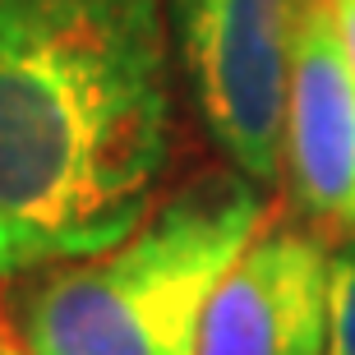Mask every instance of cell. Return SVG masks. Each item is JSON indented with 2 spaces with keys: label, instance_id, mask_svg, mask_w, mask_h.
<instances>
[{
  "label": "cell",
  "instance_id": "1",
  "mask_svg": "<svg viewBox=\"0 0 355 355\" xmlns=\"http://www.w3.org/2000/svg\"><path fill=\"white\" fill-rule=\"evenodd\" d=\"M171 153L166 0H0V277L125 240Z\"/></svg>",
  "mask_w": 355,
  "mask_h": 355
},
{
  "label": "cell",
  "instance_id": "2",
  "mask_svg": "<svg viewBox=\"0 0 355 355\" xmlns=\"http://www.w3.org/2000/svg\"><path fill=\"white\" fill-rule=\"evenodd\" d=\"M268 222V189L236 166L189 175L125 240L37 268L19 300L28 355H194L217 282Z\"/></svg>",
  "mask_w": 355,
  "mask_h": 355
},
{
  "label": "cell",
  "instance_id": "3",
  "mask_svg": "<svg viewBox=\"0 0 355 355\" xmlns=\"http://www.w3.org/2000/svg\"><path fill=\"white\" fill-rule=\"evenodd\" d=\"M309 0H166L198 125L254 184L282 180L295 33Z\"/></svg>",
  "mask_w": 355,
  "mask_h": 355
},
{
  "label": "cell",
  "instance_id": "4",
  "mask_svg": "<svg viewBox=\"0 0 355 355\" xmlns=\"http://www.w3.org/2000/svg\"><path fill=\"white\" fill-rule=\"evenodd\" d=\"M194 355H328V245L304 222H272L217 282Z\"/></svg>",
  "mask_w": 355,
  "mask_h": 355
},
{
  "label": "cell",
  "instance_id": "5",
  "mask_svg": "<svg viewBox=\"0 0 355 355\" xmlns=\"http://www.w3.org/2000/svg\"><path fill=\"white\" fill-rule=\"evenodd\" d=\"M282 175L304 226L355 236V69L323 0H309L295 33Z\"/></svg>",
  "mask_w": 355,
  "mask_h": 355
},
{
  "label": "cell",
  "instance_id": "6",
  "mask_svg": "<svg viewBox=\"0 0 355 355\" xmlns=\"http://www.w3.org/2000/svg\"><path fill=\"white\" fill-rule=\"evenodd\" d=\"M328 355H355V236L328 250Z\"/></svg>",
  "mask_w": 355,
  "mask_h": 355
},
{
  "label": "cell",
  "instance_id": "7",
  "mask_svg": "<svg viewBox=\"0 0 355 355\" xmlns=\"http://www.w3.org/2000/svg\"><path fill=\"white\" fill-rule=\"evenodd\" d=\"M332 14V28H337V42H342L346 60H351L355 69V0H323Z\"/></svg>",
  "mask_w": 355,
  "mask_h": 355
},
{
  "label": "cell",
  "instance_id": "8",
  "mask_svg": "<svg viewBox=\"0 0 355 355\" xmlns=\"http://www.w3.org/2000/svg\"><path fill=\"white\" fill-rule=\"evenodd\" d=\"M0 355H28V351H24V337H19V332H14L5 318H0Z\"/></svg>",
  "mask_w": 355,
  "mask_h": 355
}]
</instances>
